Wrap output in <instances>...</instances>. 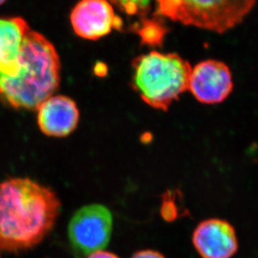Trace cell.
<instances>
[{"instance_id": "52a82bcc", "label": "cell", "mask_w": 258, "mask_h": 258, "mask_svg": "<svg viewBox=\"0 0 258 258\" xmlns=\"http://www.w3.org/2000/svg\"><path fill=\"white\" fill-rule=\"evenodd\" d=\"M75 32L87 40H97L112 30H121L122 20L107 0H81L72 10Z\"/></svg>"}, {"instance_id": "3957f363", "label": "cell", "mask_w": 258, "mask_h": 258, "mask_svg": "<svg viewBox=\"0 0 258 258\" xmlns=\"http://www.w3.org/2000/svg\"><path fill=\"white\" fill-rule=\"evenodd\" d=\"M133 86L145 103L167 111L189 87L191 67L175 53L152 51L133 62Z\"/></svg>"}, {"instance_id": "9a60e30c", "label": "cell", "mask_w": 258, "mask_h": 258, "mask_svg": "<svg viewBox=\"0 0 258 258\" xmlns=\"http://www.w3.org/2000/svg\"><path fill=\"white\" fill-rule=\"evenodd\" d=\"M0 258H1V256H0Z\"/></svg>"}, {"instance_id": "30bf717a", "label": "cell", "mask_w": 258, "mask_h": 258, "mask_svg": "<svg viewBox=\"0 0 258 258\" xmlns=\"http://www.w3.org/2000/svg\"><path fill=\"white\" fill-rule=\"evenodd\" d=\"M30 27L22 18H0V76L17 71L23 42Z\"/></svg>"}, {"instance_id": "5b68a950", "label": "cell", "mask_w": 258, "mask_h": 258, "mask_svg": "<svg viewBox=\"0 0 258 258\" xmlns=\"http://www.w3.org/2000/svg\"><path fill=\"white\" fill-rule=\"evenodd\" d=\"M112 225V213L106 206L92 204L80 208L68 225V239L77 256L85 257L106 248Z\"/></svg>"}, {"instance_id": "5bb4252c", "label": "cell", "mask_w": 258, "mask_h": 258, "mask_svg": "<svg viewBox=\"0 0 258 258\" xmlns=\"http://www.w3.org/2000/svg\"><path fill=\"white\" fill-rule=\"evenodd\" d=\"M5 2V0H0V5H3Z\"/></svg>"}, {"instance_id": "9c48e42d", "label": "cell", "mask_w": 258, "mask_h": 258, "mask_svg": "<svg viewBox=\"0 0 258 258\" xmlns=\"http://www.w3.org/2000/svg\"><path fill=\"white\" fill-rule=\"evenodd\" d=\"M38 125L46 136L67 137L77 128L79 122V109L70 97L51 96L39 106Z\"/></svg>"}, {"instance_id": "ba28073f", "label": "cell", "mask_w": 258, "mask_h": 258, "mask_svg": "<svg viewBox=\"0 0 258 258\" xmlns=\"http://www.w3.org/2000/svg\"><path fill=\"white\" fill-rule=\"evenodd\" d=\"M192 241L202 258H231L238 249L233 227L227 221L219 219H210L199 224Z\"/></svg>"}, {"instance_id": "6da1fadb", "label": "cell", "mask_w": 258, "mask_h": 258, "mask_svg": "<svg viewBox=\"0 0 258 258\" xmlns=\"http://www.w3.org/2000/svg\"><path fill=\"white\" fill-rule=\"evenodd\" d=\"M60 210L56 194L32 179L0 183V249L18 252L40 243L52 230Z\"/></svg>"}, {"instance_id": "277c9868", "label": "cell", "mask_w": 258, "mask_h": 258, "mask_svg": "<svg viewBox=\"0 0 258 258\" xmlns=\"http://www.w3.org/2000/svg\"><path fill=\"white\" fill-rule=\"evenodd\" d=\"M157 14L218 34L241 24L256 0H155Z\"/></svg>"}, {"instance_id": "8992f818", "label": "cell", "mask_w": 258, "mask_h": 258, "mask_svg": "<svg viewBox=\"0 0 258 258\" xmlns=\"http://www.w3.org/2000/svg\"><path fill=\"white\" fill-rule=\"evenodd\" d=\"M188 89L202 103L216 104L223 102L233 89L231 71L219 60L201 61L191 70Z\"/></svg>"}, {"instance_id": "7c38bea8", "label": "cell", "mask_w": 258, "mask_h": 258, "mask_svg": "<svg viewBox=\"0 0 258 258\" xmlns=\"http://www.w3.org/2000/svg\"><path fill=\"white\" fill-rule=\"evenodd\" d=\"M131 258H165V256L154 250H142L135 252Z\"/></svg>"}, {"instance_id": "7a4b0ae2", "label": "cell", "mask_w": 258, "mask_h": 258, "mask_svg": "<svg viewBox=\"0 0 258 258\" xmlns=\"http://www.w3.org/2000/svg\"><path fill=\"white\" fill-rule=\"evenodd\" d=\"M60 84V60L52 44L39 33H28L17 71L0 76V100L16 109L36 110Z\"/></svg>"}, {"instance_id": "8fae6325", "label": "cell", "mask_w": 258, "mask_h": 258, "mask_svg": "<svg viewBox=\"0 0 258 258\" xmlns=\"http://www.w3.org/2000/svg\"><path fill=\"white\" fill-rule=\"evenodd\" d=\"M129 15H142L149 9L152 0H107Z\"/></svg>"}, {"instance_id": "4fadbf2b", "label": "cell", "mask_w": 258, "mask_h": 258, "mask_svg": "<svg viewBox=\"0 0 258 258\" xmlns=\"http://www.w3.org/2000/svg\"><path fill=\"white\" fill-rule=\"evenodd\" d=\"M87 258H120L119 256H117L116 254L112 253L109 251H95L93 253L90 254L87 256Z\"/></svg>"}]
</instances>
